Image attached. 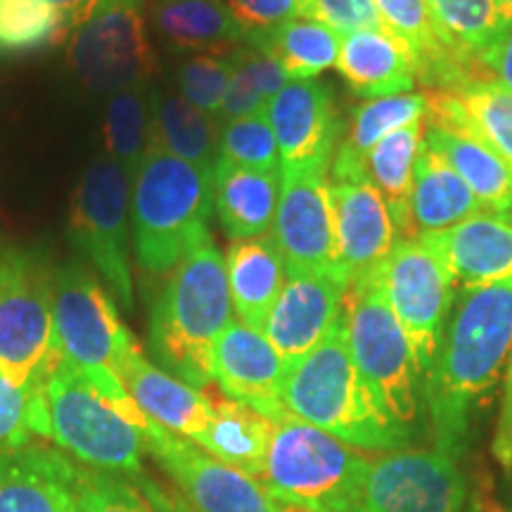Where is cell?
<instances>
[{
	"instance_id": "34",
	"label": "cell",
	"mask_w": 512,
	"mask_h": 512,
	"mask_svg": "<svg viewBox=\"0 0 512 512\" xmlns=\"http://www.w3.org/2000/svg\"><path fill=\"white\" fill-rule=\"evenodd\" d=\"M107 155L136 176L143 159L152 152V93L147 86L110 95L105 112Z\"/></svg>"
},
{
	"instance_id": "31",
	"label": "cell",
	"mask_w": 512,
	"mask_h": 512,
	"mask_svg": "<svg viewBox=\"0 0 512 512\" xmlns=\"http://www.w3.org/2000/svg\"><path fill=\"white\" fill-rule=\"evenodd\" d=\"M221 121L190 105L181 93H152V150L214 174Z\"/></svg>"
},
{
	"instance_id": "6",
	"label": "cell",
	"mask_w": 512,
	"mask_h": 512,
	"mask_svg": "<svg viewBox=\"0 0 512 512\" xmlns=\"http://www.w3.org/2000/svg\"><path fill=\"white\" fill-rule=\"evenodd\" d=\"M214 209L211 174L152 150L131 185V230L138 266L166 275L185 254L209 238Z\"/></svg>"
},
{
	"instance_id": "8",
	"label": "cell",
	"mask_w": 512,
	"mask_h": 512,
	"mask_svg": "<svg viewBox=\"0 0 512 512\" xmlns=\"http://www.w3.org/2000/svg\"><path fill=\"white\" fill-rule=\"evenodd\" d=\"M53 275L36 249L0 254V375L34 394L62 361L53 316Z\"/></svg>"
},
{
	"instance_id": "12",
	"label": "cell",
	"mask_w": 512,
	"mask_h": 512,
	"mask_svg": "<svg viewBox=\"0 0 512 512\" xmlns=\"http://www.w3.org/2000/svg\"><path fill=\"white\" fill-rule=\"evenodd\" d=\"M69 62L93 93L114 95L147 86L157 55L147 38L145 0H100L74 29Z\"/></svg>"
},
{
	"instance_id": "19",
	"label": "cell",
	"mask_w": 512,
	"mask_h": 512,
	"mask_svg": "<svg viewBox=\"0 0 512 512\" xmlns=\"http://www.w3.org/2000/svg\"><path fill=\"white\" fill-rule=\"evenodd\" d=\"M287 370L283 356L264 332L235 318L216 342L214 382H219L228 399L245 403L271 422L290 415L283 401Z\"/></svg>"
},
{
	"instance_id": "37",
	"label": "cell",
	"mask_w": 512,
	"mask_h": 512,
	"mask_svg": "<svg viewBox=\"0 0 512 512\" xmlns=\"http://www.w3.org/2000/svg\"><path fill=\"white\" fill-rule=\"evenodd\" d=\"M74 489L81 512H166L128 477L93 470L76 460Z\"/></svg>"
},
{
	"instance_id": "42",
	"label": "cell",
	"mask_w": 512,
	"mask_h": 512,
	"mask_svg": "<svg viewBox=\"0 0 512 512\" xmlns=\"http://www.w3.org/2000/svg\"><path fill=\"white\" fill-rule=\"evenodd\" d=\"M31 401L34 394L17 389L0 375V453L31 444Z\"/></svg>"
},
{
	"instance_id": "48",
	"label": "cell",
	"mask_w": 512,
	"mask_h": 512,
	"mask_svg": "<svg viewBox=\"0 0 512 512\" xmlns=\"http://www.w3.org/2000/svg\"><path fill=\"white\" fill-rule=\"evenodd\" d=\"M496 8L501 12L503 24L512 22V0H496Z\"/></svg>"
},
{
	"instance_id": "9",
	"label": "cell",
	"mask_w": 512,
	"mask_h": 512,
	"mask_svg": "<svg viewBox=\"0 0 512 512\" xmlns=\"http://www.w3.org/2000/svg\"><path fill=\"white\" fill-rule=\"evenodd\" d=\"M342 318L358 373L406 430L420 418L422 373L406 332L370 273L354 278L344 294Z\"/></svg>"
},
{
	"instance_id": "16",
	"label": "cell",
	"mask_w": 512,
	"mask_h": 512,
	"mask_svg": "<svg viewBox=\"0 0 512 512\" xmlns=\"http://www.w3.org/2000/svg\"><path fill=\"white\" fill-rule=\"evenodd\" d=\"M425 140L444 155L489 214L512 221V169L472 131L460 100L448 91H427Z\"/></svg>"
},
{
	"instance_id": "7",
	"label": "cell",
	"mask_w": 512,
	"mask_h": 512,
	"mask_svg": "<svg viewBox=\"0 0 512 512\" xmlns=\"http://www.w3.org/2000/svg\"><path fill=\"white\" fill-rule=\"evenodd\" d=\"M370 458L309 422H273L261 482L273 498L302 512H361Z\"/></svg>"
},
{
	"instance_id": "22",
	"label": "cell",
	"mask_w": 512,
	"mask_h": 512,
	"mask_svg": "<svg viewBox=\"0 0 512 512\" xmlns=\"http://www.w3.org/2000/svg\"><path fill=\"white\" fill-rule=\"evenodd\" d=\"M0 512H81L74 460L46 444L0 453Z\"/></svg>"
},
{
	"instance_id": "46",
	"label": "cell",
	"mask_w": 512,
	"mask_h": 512,
	"mask_svg": "<svg viewBox=\"0 0 512 512\" xmlns=\"http://www.w3.org/2000/svg\"><path fill=\"white\" fill-rule=\"evenodd\" d=\"M491 453L505 472H512V354L508 358V370H505L501 413H498Z\"/></svg>"
},
{
	"instance_id": "41",
	"label": "cell",
	"mask_w": 512,
	"mask_h": 512,
	"mask_svg": "<svg viewBox=\"0 0 512 512\" xmlns=\"http://www.w3.org/2000/svg\"><path fill=\"white\" fill-rule=\"evenodd\" d=\"M302 17L316 19L339 36L356 31H384L375 0H306Z\"/></svg>"
},
{
	"instance_id": "43",
	"label": "cell",
	"mask_w": 512,
	"mask_h": 512,
	"mask_svg": "<svg viewBox=\"0 0 512 512\" xmlns=\"http://www.w3.org/2000/svg\"><path fill=\"white\" fill-rule=\"evenodd\" d=\"M230 64H233V74H230L228 93L226 100H223L219 121L226 124V121L254 117V114H264L268 107V98L259 91L252 76L247 74V69L235 60L233 53H230Z\"/></svg>"
},
{
	"instance_id": "24",
	"label": "cell",
	"mask_w": 512,
	"mask_h": 512,
	"mask_svg": "<svg viewBox=\"0 0 512 512\" xmlns=\"http://www.w3.org/2000/svg\"><path fill=\"white\" fill-rule=\"evenodd\" d=\"M427 110H430L427 91L389 95L358 105L351 112L349 126L344 128L342 140L332 155L328 183H366V159L370 150L389 133L425 121Z\"/></svg>"
},
{
	"instance_id": "3",
	"label": "cell",
	"mask_w": 512,
	"mask_h": 512,
	"mask_svg": "<svg viewBox=\"0 0 512 512\" xmlns=\"http://www.w3.org/2000/svg\"><path fill=\"white\" fill-rule=\"evenodd\" d=\"M283 401L297 420L363 451H401L411 441V430L392 418L358 373L342 316L287 370Z\"/></svg>"
},
{
	"instance_id": "45",
	"label": "cell",
	"mask_w": 512,
	"mask_h": 512,
	"mask_svg": "<svg viewBox=\"0 0 512 512\" xmlns=\"http://www.w3.org/2000/svg\"><path fill=\"white\" fill-rule=\"evenodd\" d=\"M479 62L491 79L512 91V22L503 24L489 48L479 55Z\"/></svg>"
},
{
	"instance_id": "35",
	"label": "cell",
	"mask_w": 512,
	"mask_h": 512,
	"mask_svg": "<svg viewBox=\"0 0 512 512\" xmlns=\"http://www.w3.org/2000/svg\"><path fill=\"white\" fill-rule=\"evenodd\" d=\"M448 93L460 100L472 131L512 169V91L491 76H470Z\"/></svg>"
},
{
	"instance_id": "1",
	"label": "cell",
	"mask_w": 512,
	"mask_h": 512,
	"mask_svg": "<svg viewBox=\"0 0 512 512\" xmlns=\"http://www.w3.org/2000/svg\"><path fill=\"white\" fill-rule=\"evenodd\" d=\"M512 354V280L460 290L425 377L434 448L458 458L470 439L472 415L501 380Z\"/></svg>"
},
{
	"instance_id": "23",
	"label": "cell",
	"mask_w": 512,
	"mask_h": 512,
	"mask_svg": "<svg viewBox=\"0 0 512 512\" xmlns=\"http://www.w3.org/2000/svg\"><path fill=\"white\" fill-rule=\"evenodd\" d=\"M121 380L145 418L178 437L190 439L192 444L214 418V399L147 361L140 349L128 356L121 368Z\"/></svg>"
},
{
	"instance_id": "5",
	"label": "cell",
	"mask_w": 512,
	"mask_h": 512,
	"mask_svg": "<svg viewBox=\"0 0 512 512\" xmlns=\"http://www.w3.org/2000/svg\"><path fill=\"white\" fill-rule=\"evenodd\" d=\"M53 316L62 356L145 434L150 418L121 380V368L140 347L121 320L112 294L79 261L60 266L53 275Z\"/></svg>"
},
{
	"instance_id": "13",
	"label": "cell",
	"mask_w": 512,
	"mask_h": 512,
	"mask_svg": "<svg viewBox=\"0 0 512 512\" xmlns=\"http://www.w3.org/2000/svg\"><path fill=\"white\" fill-rule=\"evenodd\" d=\"M145 444L147 453L181 486L197 512H302L273 498L261 479L221 463L190 439L152 420Z\"/></svg>"
},
{
	"instance_id": "51",
	"label": "cell",
	"mask_w": 512,
	"mask_h": 512,
	"mask_svg": "<svg viewBox=\"0 0 512 512\" xmlns=\"http://www.w3.org/2000/svg\"><path fill=\"white\" fill-rule=\"evenodd\" d=\"M0 254H3V252H0Z\"/></svg>"
},
{
	"instance_id": "29",
	"label": "cell",
	"mask_w": 512,
	"mask_h": 512,
	"mask_svg": "<svg viewBox=\"0 0 512 512\" xmlns=\"http://www.w3.org/2000/svg\"><path fill=\"white\" fill-rule=\"evenodd\" d=\"M479 214L489 211H484L475 192L467 188L437 147L422 138L411 190V216L418 235L458 226Z\"/></svg>"
},
{
	"instance_id": "50",
	"label": "cell",
	"mask_w": 512,
	"mask_h": 512,
	"mask_svg": "<svg viewBox=\"0 0 512 512\" xmlns=\"http://www.w3.org/2000/svg\"><path fill=\"white\" fill-rule=\"evenodd\" d=\"M304 3H306V0H302V10H304Z\"/></svg>"
},
{
	"instance_id": "32",
	"label": "cell",
	"mask_w": 512,
	"mask_h": 512,
	"mask_svg": "<svg viewBox=\"0 0 512 512\" xmlns=\"http://www.w3.org/2000/svg\"><path fill=\"white\" fill-rule=\"evenodd\" d=\"M252 46L283 67L290 81H306L335 67L342 36L309 17H294L271 29L247 31Z\"/></svg>"
},
{
	"instance_id": "40",
	"label": "cell",
	"mask_w": 512,
	"mask_h": 512,
	"mask_svg": "<svg viewBox=\"0 0 512 512\" xmlns=\"http://www.w3.org/2000/svg\"><path fill=\"white\" fill-rule=\"evenodd\" d=\"M230 74H233L230 55H192L178 69V93L197 110L219 119Z\"/></svg>"
},
{
	"instance_id": "25",
	"label": "cell",
	"mask_w": 512,
	"mask_h": 512,
	"mask_svg": "<svg viewBox=\"0 0 512 512\" xmlns=\"http://www.w3.org/2000/svg\"><path fill=\"white\" fill-rule=\"evenodd\" d=\"M150 17L174 53L230 55L245 46L247 31L223 0H155Z\"/></svg>"
},
{
	"instance_id": "17",
	"label": "cell",
	"mask_w": 512,
	"mask_h": 512,
	"mask_svg": "<svg viewBox=\"0 0 512 512\" xmlns=\"http://www.w3.org/2000/svg\"><path fill=\"white\" fill-rule=\"evenodd\" d=\"M271 238L283 254L287 273H339L328 174H280Z\"/></svg>"
},
{
	"instance_id": "21",
	"label": "cell",
	"mask_w": 512,
	"mask_h": 512,
	"mask_svg": "<svg viewBox=\"0 0 512 512\" xmlns=\"http://www.w3.org/2000/svg\"><path fill=\"white\" fill-rule=\"evenodd\" d=\"M337 271L351 283L392 252L396 228L382 195L370 183H328Z\"/></svg>"
},
{
	"instance_id": "33",
	"label": "cell",
	"mask_w": 512,
	"mask_h": 512,
	"mask_svg": "<svg viewBox=\"0 0 512 512\" xmlns=\"http://www.w3.org/2000/svg\"><path fill=\"white\" fill-rule=\"evenodd\" d=\"M271 434L273 422L254 408L233 399H214V418L195 444L221 463L261 479Z\"/></svg>"
},
{
	"instance_id": "49",
	"label": "cell",
	"mask_w": 512,
	"mask_h": 512,
	"mask_svg": "<svg viewBox=\"0 0 512 512\" xmlns=\"http://www.w3.org/2000/svg\"><path fill=\"white\" fill-rule=\"evenodd\" d=\"M425 3H427V5H430V8H432V10H434V8H437V0H425Z\"/></svg>"
},
{
	"instance_id": "30",
	"label": "cell",
	"mask_w": 512,
	"mask_h": 512,
	"mask_svg": "<svg viewBox=\"0 0 512 512\" xmlns=\"http://www.w3.org/2000/svg\"><path fill=\"white\" fill-rule=\"evenodd\" d=\"M425 128L427 119L389 133L370 150L366 159V183L382 195L399 240L418 238L411 216V190Z\"/></svg>"
},
{
	"instance_id": "36",
	"label": "cell",
	"mask_w": 512,
	"mask_h": 512,
	"mask_svg": "<svg viewBox=\"0 0 512 512\" xmlns=\"http://www.w3.org/2000/svg\"><path fill=\"white\" fill-rule=\"evenodd\" d=\"M62 12L48 0H0V50L27 53L60 41L67 31Z\"/></svg>"
},
{
	"instance_id": "28",
	"label": "cell",
	"mask_w": 512,
	"mask_h": 512,
	"mask_svg": "<svg viewBox=\"0 0 512 512\" xmlns=\"http://www.w3.org/2000/svg\"><path fill=\"white\" fill-rule=\"evenodd\" d=\"M335 67L351 91L368 100L411 93L418 83L411 60L387 31L342 36Z\"/></svg>"
},
{
	"instance_id": "27",
	"label": "cell",
	"mask_w": 512,
	"mask_h": 512,
	"mask_svg": "<svg viewBox=\"0 0 512 512\" xmlns=\"http://www.w3.org/2000/svg\"><path fill=\"white\" fill-rule=\"evenodd\" d=\"M226 275L233 313L240 323L264 332L266 318L287 280L285 259L268 235L230 242Z\"/></svg>"
},
{
	"instance_id": "15",
	"label": "cell",
	"mask_w": 512,
	"mask_h": 512,
	"mask_svg": "<svg viewBox=\"0 0 512 512\" xmlns=\"http://www.w3.org/2000/svg\"><path fill=\"white\" fill-rule=\"evenodd\" d=\"M266 117L280 150V174H328L344 133L328 86L290 81L268 100Z\"/></svg>"
},
{
	"instance_id": "26",
	"label": "cell",
	"mask_w": 512,
	"mask_h": 512,
	"mask_svg": "<svg viewBox=\"0 0 512 512\" xmlns=\"http://www.w3.org/2000/svg\"><path fill=\"white\" fill-rule=\"evenodd\" d=\"M214 209L230 240L268 235L280 200V171H254L221 159L211 174Z\"/></svg>"
},
{
	"instance_id": "47",
	"label": "cell",
	"mask_w": 512,
	"mask_h": 512,
	"mask_svg": "<svg viewBox=\"0 0 512 512\" xmlns=\"http://www.w3.org/2000/svg\"><path fill=\"white\" fill-rule=\"evenodd\" d=\"M48 3L55 5V8L62 12L64 22H67L69 29H76L83 19L91 15L93 8L100 3V0H48Z\"/></svg>"
},
{
	"instance_id": "38",
	"label": "cell",
	"mask_w": 512,
	"mask_h": 512,
	"mask_svg": "<svg viewBox=\"0 0 512 512\" xmlns=\"http://www.w3.org/2000/svg\"><path fill=\"white\" fill-rule=\"evenodd\" d=\"M219 157L254 171H280V150L266 112L221 124Z\"/></svg>"
},
{
	"instance_id": "2",
	"label": "cell",
	"mask_w": 512,
	"mask_h": 512,
	"mask_svg": "<svg viewBox=\"0 0 512 512\" xmlns=\"http://www.w3.org/2000/svg\"><path fill=\"white\" fill-rule=\"evenodd\" d=\"M233 320L226 259L211 235L166 273L150 311V351L157 366L204 389L214 382V351Z\"/></svg>"
},
{
	"instance_id": "44",
	"label": "cell",
	"mask_w": 512,
	"mask_h": 512,
	"mask_svg": "<svg viewBox=\"0 0 512 512\" xmlns=\"http://www.w3.org/2000/svg\"><path fill=\"white\" fill-rule=\"evenodd\" d=\"M245 31L271 29L302 17V0H223Z\"/></svg>"
},
{
	"instance_id": "14",
	"label": "cell",
	"mask_w": 512,
	"mask_h": 512,
	"mask_svg": "<svg viewBox=\"0 0 512 512\" xmlns=\"http://www.w3.org/2000/svg\"><path fill=\"white\" fill-rule=\"evenodd\" d=\"M467 484L456 458L439 451H389L370 460L361 512H460Z\"/></svg>"
},
{
	"instance_id": "10",
	"label": "cell",
	"mask_w": 512,
	"mask_h": 512,
	"mask_svg": "<svg viewBox=\"0 0 512 512\" xmlns=\"http://www.w3.org/2000/svg\"><path fill=\"white\" fill-rule=\"evenodd\" d=\"M131 181L110 155L98 157L83 171L69 211V240L124 311L133 309Z\"/></svg>"
},
{
	"instance_id": "11",
	"label": "cell",
	"mask_w": 512,
	"mask_h": 512,
	"mask_svg": "<svg viewBox=\"0 0 512 512\" xmlns=\"http://www.w3.org/2000/svg\"><path fill=\"white\" fill-rule=\"evenodd\" d=\"M368 273L380 285L389 309L406 332L425 387L456 304V283L437 256L418 240H396L392 252Z\"/></svg>"
},
{
	"instance_id": "20",
	"label": "cell",
	"mask_w": 512,
	"mask_h": 512,
	"mask_svg": "<svg viewBox=\"0 0 512 512\" xmlns=\"http://www.w3.org/2000/svg\"><path fill=\"white\" fill-rule=\"evenodd\" d=\"M415 240L437 256L460 290L512 280V221L503 216L479 214L458 226L420 233Z\"/></svg>"
},
{
	"instance_id": "4",
	"label": "cell",
	"mask_w": 512,
	"mask_h": 512,
	"mask_svg": "<svg viewBox=\"0 0 512 512\" xmlns=\"http://www.w3.org/2000/svg\"><path fill=\"white\" fill-rule=\"evenodd\" d=\"M31 432L93 470L128 479L143 472V430L126 420L67 358L34 392Z\"/></svg>"
},
{
	"instance_id": "18",
	"label": "cell",
	"mask_w": 512,
	"mask_h": 512,
	"mask_svg": "<svg viewBox=\"0 0 512 512\" xmlns=\"http://www.w3.org/2000/svg\"><path fill=\"white\" fill-rule=\"evenodd\" d=\"M347 287V280L332 271L287 273L264 325V335L287 368L302 361L337 323Z\"/></svg>"
},
{
	"instance_id": "39",
	"label": "cell",
	"mask_w": 512,
	"mask_h": 512,
	"mask_svg": "<svg viewBox=\"0 0 512 512\" xmlns=\"http://www.w3.org/2000/svg\"><path fill=\"white\" fill-rule=\"evenodd\" d=\"M437 17L460 48L479 57L503 27L496 0H437Z\"/></svg>"
}]
</instances>
